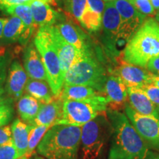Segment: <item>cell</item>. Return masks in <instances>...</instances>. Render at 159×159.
I'll use <instances>...</instances> for the list:
<instances>
[{"mask_svg": "<svg viewBox=\"0 0 159 159\" xmlns=\"http://www.w3.org/2000/svg\"><path fill=\"white\" fill-rule=\"evenodd\" d=\"M111 125V137L108 159H144L150 150L126 114L107 109Z\"/></svg>", "mask_w": 159, "mask_h": 159, "instance_id": "6da1fadb", "label": "cell"}, {"mask_svg": "<svg viewBox=\"0 0 159 159\" xmlns=\"http://www.w3.org/2000/svg\"><path fill=\"white\" fill-rule=\"evenodd\" d=\"M80 138L81 127L53 125L38 145L37 152L47 159H78Z\"/></svg>", "mask_w": 159, "mask_h": 159, "instance_id": "7a4b0ae2", "label": "cell"}, {"mask_svg": "<svg viewBox=\"0 0 159 159\" xmlns=\"http://www.w3.org/2000/svg\"><path fill=\"white\" fill-rule=\"evenodd\" d=\"M159 55V25L156 19H146L123 50L125 62L146 69L150 59Z\"/></svg>", "mask_w": 159, "mask_h": 159, "instance_id": "3957f363", "label": "cell"}, {"mask_svg": "<svg viewBox=\"0 0 159 159\" xmlns=\"http://www.w3.org/2000/svg\"><path fill=\"white\" fill-rule=\"evenodd\" d=\"M111 131L106 113L99 115L81 127L80 159H106Z\"/></svg>", "mask_w": 159, "mask_h": 159, "instance_id": "277c9868", "label": "cell"}, {"mask_svg": "<svg viewBox=\"0 0 159 159\" xmlns=\"http://www.w3.org/2000/svg\"><path fill=\"white\" fill-rule=\"evenodd\" d=\"M107 77L106 69L91 48L66 73L63 85H85L104 93Z\"/></svg>", "mask_w": 159, "mask_h": 159, "instance_id": "5b68a950", "label": "cell"}, {"mask_svg": "<svg viewBox=\"0 0 159 159\" xmlns=\"http://www.w3.org/2000/svg\"><path fill=\"white\" fill-rule=\"evenodd\" d=\"M61 114L55 125H67L82 127L106 113L108 100L106 96L98 94L86 100L62 101Z\"/></svg>", "mask_w": 159, "mask_h": 159, "instance_id": "8992f818", "label": "cell"}, {"mask_svg": "<svg viewBox=\"0 0 159 159\" xmlns=\"http://www.w3.org/2000/svg\"><path fill=\"white\" fill-rule=\"evenodd\" d=\"M34 43L42 58L47 82L53 96L58 98L64 84V75L56 49L47 33L40 29L35 35Z\"/></svg>", "mask_w": 159, "mask_h": 159, "instance_id": "52a82bcc", "label": "cell"}, {"mask_svg": "<svg viewBox=\"0 0 159 159\" xmlns=\"http://www.w3.org/2000/svg\"><path fill=\"white\" fill-rule=\"evenodd\" d=\"M125 112L149 149L159 151V119L153 116L138 114L128 103L125 107Z\"/></svg>", "mask_w": 159, "mask_h": 159, "instance_id": "ba28073f", "label": "cell"}, {"mask_svg": "<svg viewBox=\"0 0 159 159\" xmlns=\"http://www.w3.org/2000/svg\"><path fill=\"white\" fill-rule=\"evenodd\" d=\"M121 26V18L113 2L105 3L102 14V42L104 43L106 54L112 59L119 56L116 48L119 39V29Z\"/></svg>", "mask_w": 159, "mask_h": 159, "instance_id": "9c48e42d", "label": "cell"}, {"mask_svg": "<svg viewBox=\"0 0 159 159\" xmlns=\"http://www.w3.org/2000/svg\"><path fill=\"white\" fill-rule=\"evenodd\" d=\"M40 30L47 33L52 44L54 45L58 55L61 69L65 76L66 73L72 67L75 63H77L81 58L86 50H80L77 47L66 42L60 35L54 25L41 27Z\"/></svg>", "mask_w": 159, "mask_h": 159, "instance_id": "30bf717a", "label": "cell"}, {"mask_svg": "<svg viewBox=\"0 0 159 159\" xmlns=\"http://www.w3.org/2000/svg\"><path fill=\"white\" fill-rule=\"evenodd\" d=\"M113 4L121 18L119 33L130 40L144 23L147 16L136 8L130 0H116Z\"/></svg>", "mask_w": 159, "mask_h": 159, "instance_id": "8fae6325", "label": "cell"}, {"mask_svg": "<svg viewBox=\"0 0 159 159\" xmlns=\"http://www.w3.org/2000/svg\"><path fill=\"white\" fill-rule=\"evenodd\" d=\"M108 72L122 80L127 88L141 89L148 83H152L153 74L148 69L128 63L123 60L116 66L109 69Z\"/></svg>", "mask_w": 159, "mask_h": 159, "instance_id": "7c38bea8", "label": "cell"}, {"mask_svg": "<svg viewBox=\"0 0 159 159\" xmlns=\"http://www.w3.org/2000/svg\"><path fill=\"white\" fill-rule=\"evenodd\" d=\"M104 93L108 100V109L119 111L125 109L128 102V88L119 77L112 74L108 75Z\"/></svg>", "mask_w": 159, "mask_h": 159, "instance_id": "4fadbf2b", "label": "cell"}, {"mask_svg": "<svg viewBox=\"0 0 159 159\" xmlns=\"http://www.w3.org/2000/svg\"><path fill=\"white\" fill-rule=\"evenodd\" d=\"M27 75L25 69L19 63L14 61L8 69L5 83V91L13 100H19L22 97L27 82Z\"/></svg>", "mask_w": 159, "mask_h": 159, "instance_id": "5bb4252c", "label": "cell"}, {"mask_svg": "<svg viewBox=\"0 0 159 159\" xmlns=\"http://www.w3.org/2000/svg\"><path fill=\"white\" fill-rule=\"evenodd\" d=\"M128 105L138 114L158 119L159 108L155 105L140 89L128 88Z\"/></svg>", "mask_w": 159, "mask_h": 159, "instance_id": "9a60e30c", "label": "cell"}, {"mask_svg": "<svg viewBox=\"0 0 159 159\" xmlns=\"http://www.w3.org/2000/svg\"><path fill=\"white\" fill-rule=\"evenodd\" d=\"M24 66L31 79L47 82V77L41 55L33 44L29 45L24 52Z\"/></svg>", "mask_w": 159, "mask_h": 159, "instance_id": "2e32d148", "label": "cell"}, {"mask_svg": "<svg viewBox=\"0 0 159 159\" xmlns=\"http://www.w3.org/2000/svg\"><path fill=\"white\" fill-rule=\"evenodd\" d=\"M60 35L66 42L77 47L81 51L91 48L88 37L80 29L71 22H61L54 25Z\"/></svg>", "mask_w": 159, "mask_h": 159, "instance_id": "e0dca14e", "label": "cell"}, {"mask_svg": "<svg viewBox=\"0 0 159 159\" xmlns=\"http://www.w3.org/2000/svg\"><path fill=\"white\" fill-rule=\"evenodd\" d=\"M62 102V100L59 99L47 104L41 103L37 116L32 123V125H46L49 127L55 125L61 116Z\"/></svg>", "mask_w": 159, "mask_h": 159, "instance_id": "ac0fdd59", "label": "cell"}, {"mask_svg": "<svg viewBox=\"0 0 159 159\" xmlns=\"http://www.w3.org/2000/svg\"><path fill=\"white\" fill-rule=\"evenodd\" d=\"M28 5L32 10L33 21L35 25L40 26V27L56 25L59 14L48 4L35 0Z\"/></svg>", "mask_w": 159, "mask_h": 159, "instance_id": "d6986e66", "label": "cell"}, {"mask_svg": "<svg viewBox=\"0 0 159 159\" xmlns=\"http://www.w3.org/2000/svg\"><path fill=\"white\" fill-rule=\"evenodd\" d=\"M4 11L10 15L19 18L23 21L25 26V33L20 42L25 44L28 41L35 28L33 13H32V10L30 5L28 4L13 5L6 7Z\"/></svg>", "mask_w": 159, "mask_h": 159, "instance_id": "ffe728a7", "label": "cell"}, {"mask_svg": "<svg viewBox=\"0 0 159 159\" xmlns=\"http://www.w3.org/2000/svg\"><path fill=\"white\" fill-rule=\"evenodd\" d=\"M32 128L33 125H27L19 119H16L12 124V138L21 157L27 154Z\"/></svg>", "mask_w": 159, "mask_h": 159, "instance_id": "44dd1931", "label": "cell"}, {"mask_svg": "<svg viewBox=\"0 0 159 159\" xmlns=\"http://www.w3.org/2000/svg\"><path fill=\"white\" fill-rule=\"evenodd\" d=\"M41 102L30 95H24L18 100L17 111L21 120L32 125L36 117Z\"/></svg>", "mask_w": 159, "mask_h": 159, "instance_id": "7402d4cb", "label": "cell"}, {"mask_svg": "<svg viewBox=\"0 0 159 159\" xmlns=\"http://www.w3.org/2000/svg\"><path fill=\"white\" fill-rule=\"evenodd\" d=\"M99 92L95 89L85 85H64L60 94V99L64 100H77L82 101L91 99Z\"/></svg>", "mask_w": 159, "mask_h": 159, "instance_id": "603a6c76", "label": "cell"}, {"mask_svg": "<svg viewBox=\"0 0 159 159\" xmlns=\"http://www.w3.org/2000/svg\"><path fill=\"white\" fill-rule=\"evenodd\" d=\"M25 91L41 103H49L53 101V94L48 82L29 79L25 86Z\"/></svg>", "mask_w": 159, "mask_h": 159, "instance_id": "cb8c5ba5", "label": "cell"}, {"mask_svg": "<svg viewBox=\"0 0 159 159\" xmlns=\"http://www.w3.org/2000/svg\"><path fill=\"white\" fill-rule=\"evenodd\" d=\"M25 33V26L19 18L12 16L4 25L2 38L5 41H21Z\"/></svg>", "mask_w": 159, "mask_h": 159, "instance_id": "d4e9b609", "label": "cell"}, {"mask_svg": "<svg viewBox=\"0 0 159 159\" xmlns=\"http://www.w3.org/2000/svg\"><path fill=\"white\" fill-rule=\"evenodd\" d=\"M102 15L95 13L86 7L80 22L84 28L88 30L97 32L102 28Z\"/></svg>", "mask_w": 159, "mask_h": 159, "instance_id": "484cf974", "label": "cell"}, {"mask_svg": "<svg viewBox=\"0 0 159 159\" xmlns=\"http://www.w3.org/2000/svg\"><path fill=\"white\" fill-rule=\"evenodd\" d=\"M50 128L51 127L46 126V125H39V126H33V125L29 136L28 150H27V154L25 155L26 156L28 157L33 154L34 150L37 148L38 145L42 140L46 133Z\"/></svg>", "mask_w": 159, "mask_h": 159, "instance_id": "4316f807", "label": "cell"}, {"mask_svg": "<svg viewBox=\"0 0 159 159\" xmlns=\"http://www.w3.org/2000/svg\"><path fill=\"white\" fill-rule=\"evenodd\" d=\"M13 99L6 97L0 102V128L9 124L13 116Z\"/></svg>", "mask_w": 159, "mask_h": 159, "instance_id": "83f0119b", "label": "cell"}, {"mask_svg": "<svg viewBox=\"0 0 159 159\" xmlns=\"http://www.w3.org/2000/svg\"><path fill=\"white\" fill-rule=\"evenodd\" d=\"M65 7L80 21L86 9L87 0H65Z\"/></svg>", "mask_w": 159, "mask_h": 159, "instance_id": "f1b7e54d", "label": "cell"}, {"mask_svg": "<svg viewBox=\"0 0 159 159\" xmlns=\"http://www.w3.org/2000/svg\"><path fill=\"white\" fill-rule=\"evenodd\" d=\"M10 58L7 56L0 57V102L3 101L5 96V82L7 80V71Z\"/></svg>", "mask_w": 159, "mask_h": 159, "instance_id": "f546056e", "label": "cell"}, {"mask_svg": "<svg viewBox=\"0 0 159 159\" xmlns=\"http://www.w3.org/2000/svg\"><path fill=\"white\" fill-rule=\"evenodd\" d=\"M21 158L13 139L0 146V159H19Z\"/></svg>", "mask_w": 159, "mask_h": 159, "instance_id": "4dcf8cb0", "label": "cell"}, {"mask_svg": "<svg viewBox=\"0 0 159 159\" xmlns=\"http://www.w3.org/2000/svg\"><path fill=\"white\" fill-rule=\"evenodd\" d=\"M140 89L144 91L151 102L159 108V88L153 83H148Z\"/></svg>", "mask_w": 159, "mask_h": 159, "instance_id": "1f68e13d", "label": "cell"}, {"mask_svg": "<svg viewBox=\"0 0 159 159\" xmlns=\"http://www.w3.org/2000/svg\"><path fill=\"white\" fill-rule=\"evenodd\" d=\"M142 14L144 16H156V12L150 0H130Z\"/></svg>", "mask_w": 159, "mask_h": 159, "instance_id": "d6a6232c", "label": "cell"}, {"mask_svg": "<svg viewBox=\"0 0 159 159\" xmlns=\"http://www.w3.org/2000/svg\"><path fill=\"white\" fill-rule=\"evenodd\" d=\"M105 3L103 0H87V7L91 11L102 15L104 12Z\"/></svg>", "mask_w": 159, "mask_h": 159, "instance_id": "836d02e7", "label": "cell"}, {"mask_svg": "<svg viewBox=\"0 0 159 159\" xmlns=\"http://www.w3.org/2000/svg\"><path fill=\"white\" fill-rule=\"evenodd\" d=\"M11 139H13L11 127L9 125L1 127L0 128V146L10 142Z\"/></svg>", "mask_w": 159, "mask_h": 159, "instance_id": "e575fe53", "label": "cell"}, {"mask_svg": "<svg viewBox=\"0 0 159 159\" xmlns=\"http://www.w3.org/2000/svg\"><path fill=\"white\" fill-rule=\"evenodd\" d=\"M146 69L152 74L159 76V55L150 60Z\"/></svg>", "mask_w": 159, "mask_h": 159, "instance_id": "d590c367", "label": "cell"}, {"mask_svg": "<svg viewBox=\"0 0 159 159\" xmlns=\"http://www.w3.org/2000/svg\"><path fill=\"white\" fill-rule=\"evenodd\" d=\"M144 159H159V154L149 150Z\"/></svg>", "mask_w": 159, "mask_h": 159, "instance_id": "8d00e7d4", "label": "cell"}, {"mask_svg": "<svg viewBox=\"0 0 159 159\" xmlns=\"http://www.w3.org/2000/svg\"><path fill=\"white\" fill-rule=\"evenodd\" d=\"M156 11H159V0H150Z\"/></svg>", "mask_w": 159, "mask_h": 159, "instance_id": "74e56055", "label": "cell"}, {"mask_svg": "<svg viewBox=\"0 0 159 159\" xmlns=\"http://www.w3.org/2000/svg\"><path fill=\"white\" fill-rule=\"evenodd\" d=\"M7 21V19H0V38L2 37V32L4 25Z\"/></svg>", "mask_w": 159, "mask_h": 159, "instance_id": "f35d334b", "label": "cell"}, {"mask_svg": "<svg viewBox=\"0 0 159 159\" xmlns=\"http://www.w3.org/2000/svg\"><path fill=\"white\" fill-rule=\"evenodd\" d=\"M152 83H154L156 86H158L159 88V76L158 75H153L152 77Z\"/></svg>", "mask_w": 159, "mask_h": 159, "instance_id": "ab89813d", "label": "cell"}, {"mask_svg": "<svg viewBox=\"0 0 159 159\" xmlns=\"http://www.w3.org/2000/svg\"><path fill=\"white\" fill-rule=\"evenodd\" d=\"M155 19H156V21H157V23H158L159 25V11L156 12V14L155 16Z\"/></svg>", "mask_w": 159, "mask_h": 159, "instance_id": "60d3db41", "label": "cell"}, {"mask_svg": "<svg viewBox=\"0 0 159 159\" xmlns=\"http://www.w3.org/2000/svg\"><path fill=\"white\" fill-rule=\"evenodd\" d=\"M30 159H43V158H41V157H40V156H33V158H31Z\"/></svg>", "mask_w": 159, "mask_h": 159, "instance_id": "b9f144b4", "label": "cell"}, {"mask_svg": "<svg viewBox=\"0 0 159 159\" xmlns=\"http://www.w3.org/2000/svg\"><path fill=\"white\" fill-rule=\"evenodd\" d=\"M105 2H114L116 0H103Z\"/></svg>", "mask_w": 159, "mask_h": 159, "instance_id": "7bdbcfd3", "label": "cell"}, {"mask_svg": "<svg viewBox=\"0 0 159 159\" xmlns=\"http://www.w3.org/2000/svg\"><path fill=\"white\" fill-rule=\"evenodd\" d=\"M19 159H28V157H27L26 156H24L21 157V158H20Z\"/></svg>", "mask_w": 159, "mask_h": 159, "instance_id": "ee69618b", "label": "cell"}, {"mask_svg": "<svg viewBox=\"0 0 159 159\" xmlns=\"http://www.w3.org/2000/svg\"><path fill=\"white\" fill-rule=\"evenodd\" d=\"M158 119H159V117H158Z\"/></svg>", "mask_w": 159, "mask_h": 159, "instance_id": "f6af8a7d", "label": "cell"}]
</instances>
